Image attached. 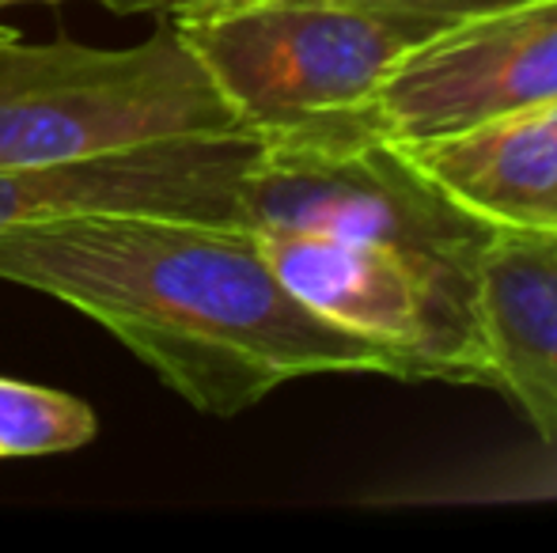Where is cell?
I'll return each mask as SVG.
<instances>
[{
    "label": "cell",
    "mask_w": 557,
    "mask_h": 553,
    "mask_svg": "<svg viewBox=\"0 0 557 553\" xmlns=\"http://www.w3.org/2000/svg\"><path fill=\"white\" fill-rule=\"evenodd\" d=\"M0 280L99 323L209 417L296 379H406L395 353L296 300L243 228L129 213L15 224L0 231Z\"/></svg>",
    "instance_id": "6da1fadb"
},
{
    "label": "cell",
    "mask_w": 557,
    "mask_h": 553,
    "mask_svg": "<svg viewBox=\"0 0 557 553\" xmlns=\"http://www.w3.org/2000/svg\"><path fill=\"white\" fill-rule=\"evenodd\" d=\"M441 15L360 0H255L171 20L239 126L273 144H368L380 91Z\"/></svg>",
    "instance_id": "7a4b0ae2"
},
{
    "label": "cell",
    "mask_w": 557,
    "mask_h": 553,
    "mask_svg": "<svg viewBox=\"0 0 557 553\" xmlns=\"http://www.w3.org/2000/svg\"><path fill=\"white\" fill-rule=\"evenodd\" d=\"M247 134L175 27L122 50L0 42V167H50Z\"/></svg>",
    "instance_id": "3957f363"
},
{
    "label": "cell",
    "mask_w": 557,
    "mask_h": 553,
    "mask_svg": "<svg viewBox=\"0 0 557 553\" xmlns=\"http://www.w3.org/2000/svg\"><path fill=\"white\" fill-rule=\"evenodd\" d=\"M281 285L342 330L398 356L406 384L493 387L478 274L372 239L250 231Z\"/></svg>",
    "instance_id": "277c9868"
},
{
    "label": "cell",
    "mask_w": 557,
    "mask_h": 553,
    "mask_svg": "<svg viewBox=\"0 0 557 553\" xmlns=\"http://www.w3.org/2000/svg\"><path fill=\"white\" fill-rule=\"evenodd\" d=\"M243 231L372 239L478 274L497 231L455 209L387 140L273 144L255 140L239 178Z\"/></svg>",
    "instance_id": "5b68a950"
},
{
    "label": "cell",
    "mask_w": 557,
    "mask_h": 553,
    "mask_svg": "<svg viewBox=\"0 0 557 553\" xmlns=\"http://www.w3.org/2000/svg\"><path fill=\"white\" fill-rule=\"evenodd\" d=\"M557 103V0H516L421 38L380 91L387 144H418Z\"/></svg>",
    "instance_id": "8992f818"
},
{
    "label": "cell",
    "mask_w": 557,
    "mask_h": 553,
    "mask_svg": "<svg viewBox=\"0 0 557 553\" xmlns=\"http://www.w3.org/2000/svg\"><path fill=\"white\" fill-rule=\"evenodd\" d=\"M250 134L171 140L50 167H0V231L88 213L171 216L235 228Z\"/></svg>",
    "instance_id": "52a82bcc"
},
{
    "label": "cell",
    "mask_w": 557,
    "mask_h": 553,
    "mask_svg": "<svg viewBox=\"0 0 557 553\" xmlns=\"http://www.w3.org/2000/svg\"><path fill=\"white\" fill-rule=\"evenodd\" d=\"M395 148L485 228L557 239V103Z\"/></svg>",
    "instance_id": "ba28073f"
},
{
    "label": "cell",
    "mask_w": 557,
    "mask_h": 553,
    "mask_svg": "<svg viewBox=\"0 0 557 553\" xmlns=\"http://www.w3.org/2000/svg\"><path fill=\"white\" fill-rule=\"evenodd\" d=\"M478 318L493 391L557 443V239L497 231L478 266Z\"/></svg>",
    "instance_id": "9c48e42d"
},
{
    "label": "cell",
    "mask_w": 557,
    "mask_h": 553,
    "mask_svg": "<svg viewBox=\"0 0 557 553\" xmlns=\"http://www.w3.org/2000/svg\"><path fill=\"white\" fill-rule=\"evenodd\" d=\"M96 432L99 417L84 399L0 376V458L65 455Z\"/></svg>",
    "instance_id": "30bf717a"
},
{
    "label": "cell",
    "mask_w": 557,
    "mask_h": 553,
    "mask_svg": "<svg viewBox=\"0 0 557 553\" xmlns=\"http://www.w3.org/2000/svg\"><path fill=\"white\" fill-rule=\"evenodd\" d=\"M103 8L122 15H163V20H183V15L221 12V8L255 4V0H99Z\"/></svg>",
    "instance_id": "8fae6325"
},
{
    "label": "cell",
    "mask_w": 557,
    "mask_h": 553,
    "mask_svg": "<svg viewBox=\"0 0 557 553\" xmlns=\"http://www.w3.org/2000/svg\"><path fill=\"white\" fill-rule=\"evenodd\" d=\"M360 4L403 8V12L441 15V20H462V15L490 12V8H505V4H516V0H360Z\"/></svg>",
    "instance_id": "7c38bea8"
},
{
    "label": "cell",
    "mask_w": 557,
    "mask_h": 553,
    "mask_svg": "<svg viewBox=\"0 0 557 553\" xmlns=\"http://www.w3.org/2000/svg\"><path fill=\"white\" fill-rule=\"evenodd\" d=\"M8 4H27V0H0V8H8ZM38 4H61V0H38Z\"/></svg>",
    "instance_id": "4fadbf2b"
},
{
    "label": "cell",
    "mask_w": 557,
    "mask_h": 553,
    "mask_svg": "<svg viewBox=\"0 0 557 553\" xmlns=\"http://www.w3.org/2000/svg\"><path fill=\"white\" fill-rule=\"evenodd\" d=\"M12 35H20V30H15V27H4V23H0V42H4V38H12Z\"/></svg>",
    "instance_id": "5bb4252c"
}]
</instances>
